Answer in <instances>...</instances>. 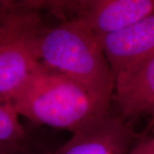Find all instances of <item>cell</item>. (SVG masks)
Segmentation results:
<instances>
[{"label": "cell", "mask_w": 154, "mask_h": 154, "mask_svg": "<svg viewBox=\"0 0 154 154\" xmlns=\"http://www.w3.org/2000/svg\"><path fill=\"white\" fill-rule=\"evenodd\" d=\"M137 138L122 116L109 114L81 130L51 154H129Z\"/></svg>", "instance_id": "obj_4"}, {"label": "cell", "mask_w": 154, "mask_h": 154, "mask_svg": "<svg viewBox=\"0 0 154 154\" xmlns=\"http://www.w3.org/2000/svg\"><path fill=\"white\" fill-rule=\"evenodd\" d=\"M99 39L115 79L121 72L154 54V13Z\"/></svg>", "instance_id": "obj_6"}, {"label": "cell", "mask_w": 154, "mask_h": 154, "mask_svg": "<svg viewBox=\"0 0 154 154\" xmlns=\"http://www.w3.org/2000/svg\"><path fill=\"white\" fill-rule=\"evenodd\" d=\"M0 154H33L30 148H17L0 145Z\"/></svg>", "instance_id": "obj_10"}, {"label": "cell", "mask_w": 154, "mask_h": 154, "mask_svg": "<svg viewBox=\"0 0 154 154\" xmlns=\"http://www.w3.org/2000/svg\"><path fill=\"white\" fill-rule=\"evenodd\" d=\"M75 19L98 38L122 29L154 13V0H94L81 2Z\"/></svg>", "instance_id": "obj_5"}, {"label": "cell", "mask_w": 154, "mask_h": 154, "mask_svg": "<svg viewBox=\"0 0 154 154\" xmlns=\"http://www.w3.org/2000/svg\"><path fill=\"white\" fill-rule=\"evenodd\" d=\"M114 97L123 117H154V54L115 77Z\"/></svg>", "instance_id": "obj_7"}, {"label": "cell", "mask_w": 154, "mask_h": 154, "mask_svg": "<svg viewBox=\"0 0 154 154\" xmlns=\"http://www.w3.org/2000/svg\"><path fill=\"white\" fill-rule=\"evenodd\" d=\"M129 154H154V136L140 140Z\"/></svg>", "instance_id": "obj_9"}, {"label": "cell", "mask_w": 154, "mask_h": 154, "mask_svg": "<svg viewBox=\"0 0 154 154\" xmlns=\"http://www.w3.org/2000/svg\"><path fill=\"white\" fill-rule=\"evenodd\" d=\"M0 145L17 148H30L19 115L11 103L0 100Z\"/></svg>", "instance_id": "obj_8"}, {"label": "cell", "mask_w": 154, "mask_h": 154, "mask_svg": "<svg viewBox=\"0 0 154 154\" xmlns=\"http://www.w3.org/2000/svg\"><path fill=\"white\" fill-rule=\"evenodd\" d=\"M11 103L19 116L72 134L110 112V105L82 85L45 66L28 80Z\"/></svg>", "instance_id": "obj_1"}, {"label": "cell", "mask_w": 154, "mask_h": 154, "mask_svg": "<svg viewBox=\"0 0 154 154\" xmlns=\"http://www.w3.org/2000/svg\"><path fill=\"white\" fill-rule=\"evenodd\" d=\"M8 6H9L8 1H0V22L5 17L6 11L8 10Z\"/></svg>", "instance_id": "obj_11"}, {"label": "cell", "mask_w": 154, "mask_h": 154, "mask_svg": "<svg viewBox=\"0 0 154 154\" xmlns=\"http://www.w3.org/2000/svg\"><path fill=\"white\" fill-rule=\"evenodd\" d=\"M34 2L15 4L0 34V100L11 103L43 65L38 54L41 26Z\"/></svg>", "instance_id": "obj_3"}, {"label": "cell", "mask_w": 154, "mask_h": 154, "mask_svg": "<svg viewBox=\"0 0 154 154\" xmlns=\"http://www.w3.org/2000/svg\"><path fill=\"white\" fill-rule=\"evenodd\" d=\"M5 18H4V19L0 22V34L2 33V31H3V27H4V22H5Z\"/></svg>", "instance_id": "obj_12"}, {"label": "cell", "mask_w": 154, "mask_h": 154, "mask_svg": "<svg viewBox=\"0 0 154 154\" xmlns=\"http://www.w3.org/2000/svg\"><path fill=\"white\" fill-rule=\"evenodd\" d=\"M38 54L41 64L69 77L107 105L114 96V76L99 38L75 19L41 28Z\"/></svg>", "instance_id": "obj_2"}]
</instances>
